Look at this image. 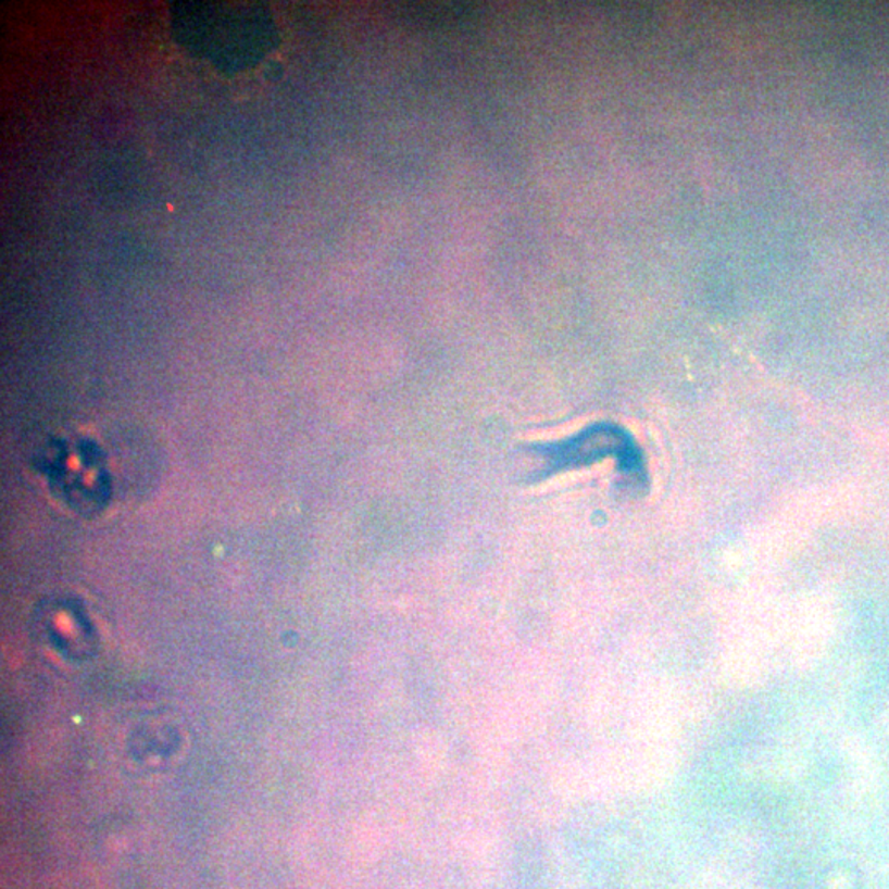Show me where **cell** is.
<instances>
[{
  "label": "cell",
  "mask_w": 889,
  "mask_h": 889,
  "mask_svg": "<svg viewBox=\"0 0 889 889\" xmlns=\"http://www.w3.org/2000/svg\"><path fill=\"white\" fill-rule=\"evenodd\" d=\"M530 452L540 463L534 479H543L600 460L615 459L619 472L625 473L635 485L646 483L644 459L635 438L625 428L608 422L591 425L567 440L534 444Z\"/></svg>",
  "instance_id": "cell-1"
}]
</instances>
